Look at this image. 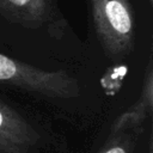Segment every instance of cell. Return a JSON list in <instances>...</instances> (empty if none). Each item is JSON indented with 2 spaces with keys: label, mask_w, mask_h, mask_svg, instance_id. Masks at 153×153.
<instances>
[{
  "label": "cell",
  "mask_w": 153,
  "mask_h": 153,
  "mask_svg": "<svg viewBox=\"0 0 153 153\" xmlns=\"http://www.w3.org/2000/svg\"><path fill=\"white\" fill-rule=\"evenodd\" d=\"M0 85L53 102L75 99L80 96L78 81L66 71H44L1 53Z\"/></svg>",
  "instance_id": "1"
},
{
  "label": "cell",
  "mask_w": 153,
  "mask_h": 153,
  "mask_svg": "<svg viewBox=\"0 0 153 153\" xmlns=\"http://www.w3.org/2000/svg\"><path fill=\"white\" fill-rule=\"evenodd\" d=\"M96 36L111 60L124 59L133 49L135 16L129 0H90Z\"/></svg>",
  "instance_id": "2"
},
{
  "label": "cell",
  "mask_w": 153,
  "mask_h": 153,
  "mask_svg": "<svg viewBox=\"0 0 153 153\" xmlns=\"http://www.w3.org/2000/svg\"><path fill=\"white\" fill-rule=\"evenodd\" d=\"M45 142L35 122L0 100V153H39Z\"/></svg>",
  "instance_id": "3"
},
{
  "label": "cell",
  "mask_w": 153,
  "mask_h": 153,
  "mask_svg": "<svg viewBox=\"0 0 153 153\" xmlns=\"http://www.w3.org/2000/svg\"><path fill=\"white\" fill-rule=\"evenodd\" d=\"M153 111V63L149 57L141 93L137 100L122 112L111 124L110 135L123 133L124 130L136 129L140 127Z\"/></svg>",
  "instance_id": "4"
},
{
  "label": "cell",
  "mask_w": 153,
  "mask_h": 153,
  "mask_svg": "<svg viewBox=\"0 0 153 153\" xmlns=\"http://www.w3.org/2000/svg\"><path fill=\"white\" fill-rule=\"evenodd\" d=\"M49 0H0V14L11 23L37 29L50 18Z\"/></svg>",
  "instance_id": "5"
},
{
  "label": "cell",
  "mask_w": 153,
  "mask_h": 153,
  "mask_svg": "<svg viewBox=\"0 0 153 153\" xmlns=\"http://www.w3.org/2000/svg\"><path fill=\"white\" fill-rule=\"evenodd\" d=\"M129 146L130 141L128 136H120L110 141L109 145L100 153H129Z\"/></svg>",
  "instance_id": "6"
}]
</instances>
